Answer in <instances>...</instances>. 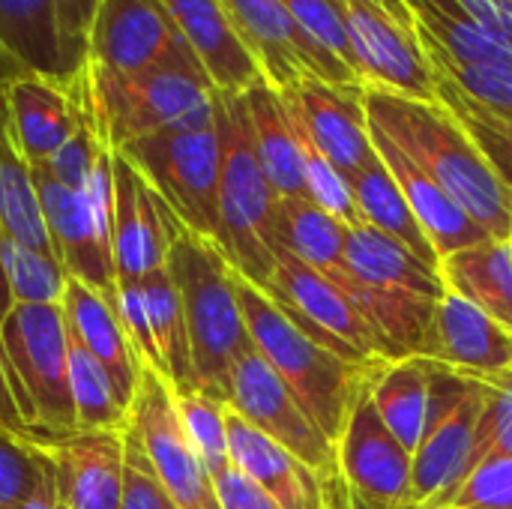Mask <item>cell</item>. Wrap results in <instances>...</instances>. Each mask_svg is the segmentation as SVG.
<instances>
[{"instance_id":"6","label":"cell","mask_w":512,"mask_h":509,"mask_svg":"<svg viewBox=\"0 0 512 509\" xmlns=\"http://www.w3.org/2000/svg\"><path fill=\"white\" fill-rule=\"evenodd\" d=\"M21 414L33 435H72L75 408L69 393V330L63 306H12L0 321Z\"/></svg>"},{"instance_id":"51","label":"cell","mask_w":512,"mask_h":509,"mask_svg":"<svg viewBox=\"0 0 512 509\" xmlns=\"http://www.w3.org/2000/svg\"><path fill=\"white\" fill-rule=\"evenodd\" d=\"M9 309H12V297H9V288H6V279H3V267H0V321L6 318Z\"/></svg>"},{"instance_id":"11","label":"cell","mask_w":512,"mask_h":509,"mask_svg":"<svg viewBox=\"0 0 512 509\" xmlns=\"http://www.w3.org/2000/svg\"><path fill=\"white\" fill-rule=\"evenodd\" d=\"M129 429L177 509H222L213 477L183 432L174 387L144 363L138 366V387L129 405Z\"/></svg>"},{"instance_id":"53","label":"cell","mask_w":512,"mask_h":509,"mask_svg":"<svg viewBox=\"0 0 512 509\" xmlns=\"http://www.w3.org/2000/svg\"><path fill=\"white\" fill-rule=\"evenodd\" d=\"M60 509H66V507H63V504H60Z\"/></svg>"},{"instance_id":"2","label":"cell","mask_w":512,"mask_h":509,"mask_svg":"<svg viewBox=\"0 0 512 509\" xmlns=\"http://www.w3.org/2000/svg\"><path fill=\"white\" fill-rule=\"evenodd\" d=\"M234 282L255 351L270 363V369L294 393V399L327 435V441L339 444L354 399L360 396L372 372L387 360L378 363L342 360L330 348L309 339L267 291H261L240 273H234Z\"/></svg>"},{"instance_id":"41","label":"cell","mask_w":512,"mask_h":509,"mask_svg":"<svg viewBox=\"0 0 512 509\" xmlns=\"http://www.w3.org/2000/svg\"><path fill=\"white\" fill-rule=\"evenodd\" d=\"M282 6L288 9V15L300 24V30L315 45H321L324 51H330L333 57H339L357 75L354 48H351L348 27H345V18H342L336 0H282Z\"/></svg>"},{"instance_id":"42","label":"cell","mask_w":512,"mask_h":509,"mask_svg":"<svg viewBox=\"0 0 512 509\" xmlns=\"http://www.w3.org/2000/svg\"><path fill=\"white\" fill-rule=\"evenodd\" d=\"M447 507L512 509V456H495L477 465Z\"/></svg>"},{"instance_id":"52","label":"cell","mask_w":512,"mask_h":509,"mask_svg":"<svg viewBox=\"0 0 512 509\" xmlns=\"http://www.w3.org/2000/svg\"><path fill=\"white\" fill-rule=\"evenodd\" d=\"M405 509H456V507H405Z\"/></svg>"},{"instance_id":"28","label":"cell","mask_w":512,"mask_h":509,"mask_svg":"<svg viewBox=\"0 0 512 509\" xmlns=\"http://www.w3.org/2000/svg\"><path fill=\"white\" fill-rule=\"evenodd\" d=\"M243 102L249 111L252 138H255L261 168H264L270 186L276 189V195L279 198H309L297 135H294L288 108L282 102V93L273 84L258 81L243 93Z\"/></svg>"},{"instance_id":"50","label":"cell","mask_w":512,"mask_h":509,"mask_svg":"<svg viewBox=\"0 0 512 509\" xmlns=\"http://www.w3.org/2000/svg\"><path fill=\"white\" fill-rule=\"evenodd\" d=\"M24 72H30V69H24L3 45H0V90H6V84L9 81H15L18 75H24Z\"/></svg>"},{"instance_id":"29","label":"cell","mask_w":512,"mask_h":509,"mask_svg":"<svg viewBox=\"0 0 512 509\" xmlns=\"http://www.w3.org/2000/svg\"><path fill=\"white\" fill-rule=\"evenodd\" d=\"M0 237L54 255L36 180H33V165L24 159V153L15 144L3 90H0Z\"/></svg>"},{"instance_id":"38","label":"cell","mask_w":512,"mask_h":509,"mask_svg":"<svg viewBox=\"0 0 512 509\" xmlns=\"http://www.w3.org/2000/svg\"><path fill=\"white\" fill-rule=\"evenodd\" d=\"M174 402H177V414H180L186 438L192 441L207 474L216 480L225 468H231L228 423H225L228 405L201 390H174Z\"/></svg>"},{"instance_id":"45","label":"cell","mask_w":512,"mask_h":509,"mask_svg":"<svg viewBox=\"0 0 512 509\" xmlns=\"http://www.w3.org/2000/svg\"><path fill=\"white\" fill-rule=\"evenodd\" d=\"M126 474H123V501L120 509H177L171 501V495L165 492V486L159 483V477L153 474L138 438L132 435L129 423H126Z\"/></svg>"},{"instance_id":"24","label":"cell","mask_w":512,"mask_h":509,"mask_svg":"<svg viewBox=\"0 0 512 509\" xmlns=\"http://www.w3.org/2000/svg\"><path fill=\"white\" fill-rule=\"evenodd\" d=\"M225 423L231 468L261 486L282 509H327L324 483L312 468H306L297 456L249 426L237 411L228 408Z\"/></svg>"},{"instance_id":"47","label":"cell","mask_w":512,"mask_h":509,"mask_svg":"<svg viewBox=\"0 0 512 509\" xmlns=\"http://www.w3.org/2000/svg\"><path fill=\"white\" fill-rule=\"evenodd\" d=\"M216 498L222 509H282L261 486L243 477L237 468H225L216 480Z\"/></svg>"},{"instance_id":"30","label":"cell","mask_w":512,"mask_h":509,"mask_svg":"<svg viewBox=\"0 0 512 509\" xmlns=\"http://www.w3.org/2000/svg\"><path fill=\"white\" fill-rule=\"evenodd\" d=\"M447 291L465 297L498 324L512 330V240H486L441 258L438 267Z\"/></svg>"},{"instance_id":"32","label":"cell","mask_w":512,"mask_h":509,"mask_svg":"<svg viewBox=\"0 0 512 509\" xmlns=\"http://www.w3.org/2000/svg\"><path fill=\"white\" fill-rule=\"evenodd\" d=\"M0 45L30 72L72 81L63 57L57 0H0Z\"/></svg>"},{"instance_id":"10","label":"cell","mask_w":512,"mask_h":509,"mask_svg":"<svg viewBox=\"0 0 512 509\" xmlns=\"http://www.w3.org/2000/svg\"><path fill=\"white\" fill-rule=\"evenodd\" d=\"M336 6L345 18L363 84L438 102V81L405 0H336Z\"/></svg>"},{"instance_id":"5","label":"cell","mask_w":512,"mask_h":509,"mask_svg":"<svg viewBox=\"0 0 512 509\" xmlns=\"http://www.w3.org/2000/svg\"><path fill=\"white\" fill-rule=\"evenodd\" d=\"M96 126L111 150L138 138L216 123V87L201 66H159L120 75L84 63Z\"/></svg>"},{"instance_id":"8","label":"cell","mask_w":512,"mask_h":509,"mask_svg":"<svg viewBox=\"0 0 512 509\" xmlns=\"http://www.w3.org/2000/svg\"><path fill=\"white\" fill-rule=\"evenodd\" d=\"M111 165L108 150L81 189H69L33 165V180L54 255L66 276L117 297V270L111 252Z\"/></svg>"},{"instance_id":"1","label":"cell","mask_w":512,"mask_h":509,"mask_svg":"<svg viewBox=\"0 0 512 509\" xmlns=\"http://www.w3.org/2000/svg\"><path fill=\"white\" fill-rule=\"evenodd\" d=\"M366 120L414 159L492 240H512V192L441 102L363 84Z\"/></svg>"},{"instance_id":"27","label":"cell","mask_w":512,"mask_h":509,"mask_svg":"<svg viewBox=\"0 0 512 509\" xmlns=\"http://www.w3.org/2000/svg\"><path fill=\"white\" fill-rule=\"evenodd\" d=\"M348 225L324 213L309 198H279L276 204V246L318 270L342 294L351 285V270L345 258Z\"/></svg>"},{"instance_id":"14","label":"cell","mask_w":512,"mask_h":509,"mask_svg":"<svg viewBox=\"0 0 512 509\" xmlns=\"http://www.w3.org/2000/svg\"><path fill=\"white\" fill-rule=\"evenodd\" d=\"M87 60L120 75L159 66H201L162 0H99L87 36Z\"/></svg>"},{"instance_id":"25","label":"cell","mask_w":512,"mask_h":509,"mask_svg":"<svg viewBox=\"0 0 512 509\" xmlns=\"http://www.w3.org/2000/svg\"><path fill=\"white\" fill-rule=\"evenodd\" d=\"M63 315L66 330L72 339H78L111 375L117 393L132 405L135 387H138V357L126 339V330L117 315V300L102 294L99 288H90L72 276H66L63 291Z\"/></svg>"},{"instance_id":"48","label":"cell","mask_w":512,"mask_h":509,"mask_svg":"<svg viewBox=\"0 0 512 509\" xmlns=\"http://www.w3.org/2000/svg\"><path fill=\"white\" fill-rule=\"evenodd\" d=\"M0 432H6L12 438L30 435V426H27V420L21 414V405H18V393H15V384H12V372H9L3 342H0Z\"/></svg>"},{"instance_id":"46","label":"cell","mask_w":512,"mask_h":509,"mask_svg":"<svg viewBox=\"0 0 512 509\" xmlns=\"http://www.w3.org/2000/svg\"><path fill=\"white\" fill-rule=\"evenodd\" d=\"M99 0H57V27H60V45L63 57L72 69V75L87 63V36L93 24Z\"/></svg>"},{"instance_id":"3","label":"cell","mask_w":512,"mask_h":509,"mask_svg":"<svg viewBox=\"0 0 512 509\" xmlns=\"http://www.w3.org/2000/svg\"><path fill=\"white\" fill-rule=\"evenodd\" d=\"M165 267L183 303L195 390L228 402L234 366L255 348L243 321L234 267L213 240L183 225L174 231Z\"/></svg>"},{"instance_id":"22","label":"cell","mask_w":512,"mask_h":509,"mask_svg":"<svg viewBox=\"0 0 512 509\" xmlns=\"http://www.w3.org/2000/svg\"><path fill=\"white\" fill-rule=\"evenodd\" d=\"M195 51L216 93H246L252 84L267 81L252 51L237 36L222 0H162Z\"/></svg>"},{"instance_id":"23","label":"cell","mask_w":512,"mask_h":509,"mask_svg":"<svg viewBox=\"0 0 512 509\" xmlns=\"http://www.w3.org/2000/svg\"><path fill=\"white\" fill-rule=\"evenodd\" d=\"M369 135L375 144V153L381 156V162L387 165V171L393 174V180L399 183L408 207L414 210L423 234L429 237L432 249L438 252V258H447L453 252H462L468 246H480L486 240H492L414 159H408L381 129H375L369 123Z\"/></svg>"},{"instance_id":"36","label":"cell","mask_w":512,"mask_h":509,"mask_svg":"<svg viewBox=\"0 0 512 509\" xmlns=\"http://www.w3.org/2000/svg\"><path fill=\"white\" fill-rule=\"evenodd\" d=\"M0 267L12 306H60L66 291V270L48 252L0 237Z\"/></svg>"},{"instance_id":"26","label":"cell","mask_w":512,"mask_h":509,"mask_svg":"<svg viewBox=\"0 0 512 509\" xmlns=\"http://www.w3.org/2000/svg\"><path fill=\"white\" fill-rule=\"evenodd\" d=\"M345 258H348L351 276L369 288L402 291V294H414V297L435 300V303L447 291L435 267L423 264L411 249H405L399 240L381 234L372 225L348 228Z\"/></svg>"},{"instance_id":"13","label":"cell","mask_w":512,"mask_h":509,"mask_svg":"<svg viewBox=\"0 0 512 509\" xmlns=\"http://www.w3.org/2000/svg\"><path fill=\"white\" fill-rule=\"evenodd\" d=\"M267 294L279 309L318 345L330 348L348 363H378L372 330L357 306L318 270L276 246V270Z\"/></svg>"},{"instance_id":"39","label":"cell","mask_w":512,"mask_h":509,"mask_svg":"<svg viewBox=\"0 0 512 509\" xmlns=\"http://www.w3.org/2000/svg\"><path fill=\"white\" fill-rule=\"evenodd\" d=\"M432 72L447 78L477 105L512 120V66H459L435 51H426Z\"/></svg>"},{"instance_id":"15","label":"cell","mask_w":512,"mask_h":509,"mask_svg":"<svg viewBox=\"0 0 512 509\" xmlns=\"http://www.w3.org/2000/svg\"><path fill=\"white\" fill-rule=\"evenodd\" d=\"M237 36L258 60L267 84L276 90L294 87L315 75L339 87H363V81L330 51L315 45L288 15L282 0H222Z\"/></svg>"},{"instance_id":"17","label":"cell","mask_w":512,"mask_h":509,"mask_svg":"<svg viewBox=\"0 0 512 509\" xmlns=\"http://www.w3.org/2000/svg\"><path fill=\"white\" fill-rule=\"evenodd\" d=\"M123 429L72 432V435H24L21 441L42 456L54 477L60 504L66 509H120L126 474Z\"/></svg>"},{"instance_id":"18","label":"cell","mask_w":512,"mask_h":509,"mask_svg":"<svg viewBox=\"0 0 512 509\" xmlns=\"http://www.w3.org/2000/svg\"><path fill=\"white\" fill-rule=\"evenodd\" d=\"M279 93L306 126L315 147L339 168V174L354 177L378 159L360 99L363 87H339L306 75Z\"/></svg>"},{"instance_id":"21","label":"cell","mask_w":512,"mask_h":509,"mask_svg":"<svg viewBox=\"0 0 512 509\" xmlns=\"http://www.w3.org/2000/svg\"><path fill=\"white\" fill-rule=\"evenodd\" d=\"M426 360L474 381L495 378L512 369V330L465 297L444 291L435 306Z\"/></svg>"},{"instance_id":"44","label":"cell","mask_w":512,"mask_h":509,"mask_svg":"<svg viewBox=\"0 0 512 509\" xmlns=\"http://www.w3.org/2000/svg\"><path fill=\"white\" fill-rule=\"evenodd\" d=\"M42 474V459L21 441L0 432V509H21Z\"/></svg>"},{"instance_id":"33","label":"cell","mask_w":512,"mask_h":509,"mask_svg":"<svg viewBox=\"0 0 512 509\" xmlns=\"http://www.w3.org/2000/svg\"><path fill=\"white\" fill-rule=\"evenodd\" d=\"M354 201H357V213L363 225L378 228L381 234L399 240L405 249H411L423 264L429 267H441L438 252L432 249L429 237L423 234L414 210L408 207L399 183L393 180V174L387 171V165L381 162V156L375 162H369L363 171H357L354 177H348Z\"/></svg>"},{"instance_id":"40","label":"cell","mask_w":512,"mask_h":509,"mask_svg":"<svg viewBox=\"0 0 512 509\" xmlns=\"http://www.w3.org/2000/svg\"><path fill=\"white\" fill-rule=\"evenodd\" d=\"M486 405L477 426L474 453L468 462V474L495 456H512V369L483 381Z\"/></svg>"},{"instance_id":"19","label":"cell","mask_w":512,"mask_h":509,"mask_svg":"<svg viewBox=\"0 0 512 509\" xmlns=\"http://www.w3.org/2000/svg\"><path fill=\"white\" fill-rule=\"evenodd\" d=\"M3 99L15 144L30 165L48 162L84 120L81 69L72 75V81L24 72L6 84Z\"/></svg>"},{"instance_id":"4","label":"cell","mask_w":512,"mask_h":509,"mask_svg":"<svg viewBox=\"0 0 512 509\" xmlns=\"http://www.w3.org/2000/svg\"><path fill=\"white\" fill-rule=\"evenodd\" d=\"M216 123L222 138L216 246L234 273L267 291L276 270L279 195L261 168L243 93H216Z\"/></svg>"},{"instance_id":"49","label":"cell","mask_w":512,"mask_h":509,"mask_svg":"<svg viewBox=\"0 0 512 509\" xmlns=\"http://www.w3.org/2000/svg\"><path fill=\"white\" fill-rule=\"evenodd\" d=\"M42 459V456H39ZM21 509H60V492H57V477L51 471V465L42 459V474L36 489L30 492V498L21 504Z\"/></svg>"},{"instance_id":"20","label":"cell","mask_w":512,"mask_h":509,"mask_svg":"<svg viewBox=\"0 0 512 509\" xmlns=\"http://www.w3.org/2000/svg\"><path fill=\"white\" fill-rule=\"evenodd\" d=\"M483 405H486V387L483 381H471L465 399L426 429V438L411 459L408 507L450 504V498L468 477V462L474 453Z\"/></svg>"},{"instance_id":"35","label":"cell","mask_w":512,"mask_h":509,"mask_svg":"<svg viewBox=\"0 0 512 509\" xmlns=\"http://www.w3.org/2000/svg\"><path fill=\"white\" fill-rule=\"evenodd\" d=\"M69 393L78 432H108L129 423V402L117 393L102 363L69 336Z\"/></svg>"},{"instance_id":"9","label":"cell","mask_w":512,"mask_h":509,"mask_svg":"<svg viewBox=\"0 0 512 509\" xmlns=\"http://www.w3.org/2000/svg\"><path fill=\"white\" fill-rule=\"evenodd\" d=\"M225 405L318 474L327 492V509H345L336 444L327 441V435L255 348L237 360Z\"/></svg>"},{"instance_id":"12","label":"cell","mask_w":512,"mask_h":509,"mask_svg":"<svg viewBox=\"0 0 512 509\" xmlns=\"http://www.w3.org/2000/svg\"><path fill=\"white\" fill-rule=\"evenodd\" d=\"M375 372L354 399L336 444L345 509H405L411 495V453L393 438L372 402Z\"/></svg>"},{"instance_id":"31","label":"cell","mask_w":512,"mask_h":509,"mask_svg":"<svg viewBox=\"0 0 512 509\" xmlns=\"http://www.w3.org/2000/svg\"><path fill=\"white\" fill-rule=\"evenodd\" d=\"M372 402L384 426L414 459L417 447L426 438V423H429L432 360L411 357V360L384 363L372 381Z\"/></svg>"},{"instance_id":"16","label":"cell","mask_w":512,"mask_h":509,"mask_svg":"<svg viewBox=\"0 0 512 509\" xmlns=\"http://www.w3.org/2000/svg\"><path fill=\"white\" fill-rule=\"evenodd\" d=\"M177 216L138 168L114 150L111 165V252L117 282H138L168 264Z\"/></svg>"},{"instance_id":"37","label":"cell","mask_w":512,"mask_h":509,"mask_svg":"<svg viewBox=\"0 0 512 509\" xmlns=\"http://www.w3.org/2000/svg\"><path fill=\"white\" fill-rule=\"evenodd\" d=\"M435 81H438V102L462 123V129L480 147L498 180L512 192V120L477 105L462 90H456L447 78L435 75Z\"/></svg>"},{"instance_id":"43","label":"cell","mask_w":512,"mask_h":509,"mask_svg":"<svg viewBox=\"0 0 512 509\" xmlns=\"http://www.w3.org/2000/svg\"><path fill=\"white\" fill-rule=\"evenodd\" d=\"M117 315H120V324L126 330V339L138 357V363L156 369L159 375H165V366H162V354H159V345H156V336H153V324H150V312H147V300H144V285L141 279L138 282H117Z\"/></svg>"},{"instance_id":"7","label":"cell","mask_w":512,"mask_h":509,"mask_svg":"<svg viewBox=\"0 0 512 509\" xmlns=\"http://www.w3.org/2000/svg\"><path fill=\"white\" fill-rule=\"evenodd\" d=\"M150 189L165 201L177 222L216 243L219 234V123L201 129H174L138 138L120 147Z\"/></svg>"},{"instance_id":"34","label":"cell","mask_w":512,"mask_h":509,"mask_svg":"<svg viewBox=\"0 0 512 509\" xmlns=\"http://www.w3.org/2000/svg\"><path fill=\"white\" fill-rule=\"evenodd\" d=\"M141 285H144V300H147V312H150V324H153V336L162 354L168 384L174 390H195L183 303H180V294L174 288L168 267L153 270L150 276L141 279Z\"/></svg>"}]
</instances>
